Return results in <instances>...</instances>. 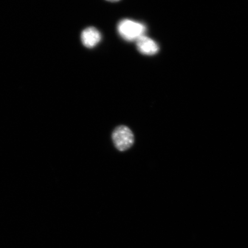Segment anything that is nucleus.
Masks as SVG:
<instances>
[{"label":"nucleus","instance_id":"nucleus-2","mask_svg":"<svg viewBox=\"0 0 248 248\" xmlns=\"http://www.w3.org/2000/svg\"><path fill=\"white\" fill-rule=\"evenodd\" d=\"M111 137L114 146L120 151L129 150L134 143L133 132L128 127L125 125L117 126L114 130Z\"/></svg>","mask_w":248,"mask_h":248},{"label":"nucleus","instance_id":"nucleus-4","mask_svg":"<svg viewBox=\"0 0 248 248\" xmlns=\"http://www.w3.org/2000/svg\"><path fill=\"white\" fill-rule=\"evenodd\" d=\"M136 42L138 51L142 54L153 55L159 51V47L157 43L147 36H142Z\"/></svg>","mask_w":248,"mask_h":248},{"label":"nucleus","instance_id":"nucleus-3","mask_svg":"<svg viewBox=\"0 0 248 248\" xmlns=\"http://www.w3.org/2000/svg\"><path fill=\"white\" fill-rule=\"evenodd\" d=\"M101 40L100 31L94 27H88L83 31L81 40L87 48H92L97 46Z\"/></svg>","mask_w":248,"mask_h":248},{"label":"nucleus","instance_id":"nucleus-5","mask_svg":"<svg viewBox=\"0 0 248 248\" xmlns=\"http://www.w3.org/2000/svg\"><path fill=\"white\" fill-rule=\"evenodd\" d=\"M107 1L110 2H117L120 1V0H107Z\"/></svg>","mask_w":248,"mask_h":248},{"label":"nucleus","instance_id":"nucleus-1","mask_svg":"<svg viewBox=\"0 0 248 248\" xmlns=\"http://www.w3.org/2000/svg\"><path fill=\"white\" fill-rule=\"evenodd\" d=\"M118 32L122 38L128 42L136 41L144 36L146 27L143 24L134 20L124 19L117 26Z\"/></svg>","mask_w":248,"mask_h":248}]
</instances>
